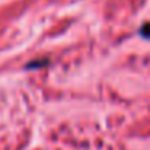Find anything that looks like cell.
Masks as SVG:
<instances>
[{"mask_svg":"<svg viewBox=\"0 0 150 150\" xmlns=\"http://www.w3.org/2000/svg\"><path fill=\"white\" fill-rule=\"evenodd\" d=\"M142 34H145L147 37H150V24H145V26H142V31H140Z\"/></svg>","mask_w":150,"mask_h":150,"instance_id":"obj_1","label":"cell"}]
</instances>
